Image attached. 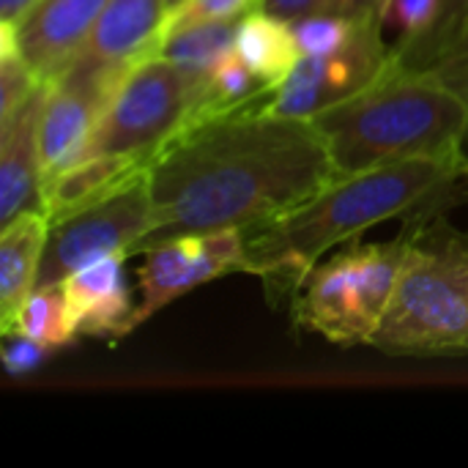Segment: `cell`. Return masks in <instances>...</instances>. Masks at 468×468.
I'll return each instance as SVG.
<instances>
[{
  "mask_svg": "<svg viewBox=\"0 0 468 468\" xmlns=\"http://www.w3.org/2000/svg\"><path fill=\"white\" fill-rule=\"evenodd\" d=\"M337 178L313 121L244 107L181 129L148 165L154 228L134 255L181 236L252 230Z\"/></svg>",
  "mask_w": 468,
  "mask_h": 468,
  "instance_id": "obj_1",
  "label": "cell"
},
{
  "mask_svg": "<svg viewBox=\"0 0 468 468\" xmlns=\"http://www.w3.org/2000/svg\"><path fill=\"white\" fill-rule=\"evenodd\" d=\"M468 159L422 156L337 176L288 214L244 233V271L291 299L329 250L395 217L422 219L463 200Z\"/></svg>",
  "mask_w": 468,
  "mask_h": 468,
  "instance_id": "obj_2",
  "label": "cell"
},
{
  "mask_svg": "<svg viewBox=\"0 0 468 468\" xmlns=\"http://www.w3.org/2000/svg\"><path fill=\"white\" fill-rule=\"evenodd\" d=\"M337 176L378 165L458 156L468 134V96L433 71L392 69L362 93L313 118Z\"/></svg>",
  "mask_w": 468,
  "mask_h": 468,
  "instance_id": "obj_3",
  "label": "cell"
},
{
  "mask_svg": "<svg viewBox=\"0 0 468 468\" xmlns=\"http://www.w3.org/2000/svg\"><path fill=\"white\" fill-rule=\"evenodd\" d=\"M389 356H468V241L411 236L387 315L370 343Z\"/></svg>",
  "mask_w": 468,
  "mask_h": 468,
  "instance_id": "obj_4",
  "label": "cell"
},
{
  "mask_svg": "<svg viewBox=\"0 0 468 468\" xmlns=\"http://www.w3.org/2000/svg\"><path fill=\"white\" fill-rule=\"evenodd\" d=\"M403 255L406 233L398 241L354 244L318 261L291 299L296 324L343 348L370 346L395 293Z\"/></svg>",
  "mask_w": 468,
  "mask_h": 468,
  "instance_id": "obj_5",
  "label": "cell"
},
{
  "mask_svg": "<svg viewBox=\"0 0 468 468\" xmlns=\"http://www.w3.org/2000/svg\"><path fill=\"white\" fill-rule=\"evenodd\" d=\"M208 74L189 71L162 55L134 63L115 85L107 110L82 154L154 156L197 112Z\"/></svg>",
  "mask_w": 468,
  "mask_h": 468,
  "instance_id": "obj_6",
  "label": "cell"
},
{
  "mask_svg": "<svg viewBox=\"0 0 468 468\" xmlns=\"http://www.w3.org/2000/svg\"><path fill=\"white\" fill-rule=\"evenodd\" d=\"M384 19H362L356 36L337 52L326 55H302L296 69L277 82L263 88L252 110L280 118L313 121L324 110L348 101L373 82H378L395 63L392 47L381 36Z\"/></svg>",
  "mask_w": 468,
  "mask_h": 468,
  "instance_id": "obj_7",
  "label": "cell"
},
{
  "mask_svg": "<svg viewBox=\"0 0 468 468\" xmlns=\"http://www.w3.org/2000/svg\"><path fill=\"white\" fill-rule=\"evenodd\" d=\"M154 228V206L148 192V173L107 200L88 206L49 228L41 258L38 285H58L69 274L110 258L134 255L140 241Z\"/></svg>",
  "mask_w": 468,
  "mask_h": 468,
  "instance_id": "obj_8",
  "label": "cell"
},
{
  "mask_svg": "<svg viewBox=\"0 0 468 468\" xmlns=\"http://www.w3.org/2000/svg\"><path fill=\"white\" fill-rule=\"evenodd\" d=\"M143 255L145 261L137 269L140 299L134 304L129 332L189 291L230 271H244V230L181 233L148 247Z\"/></svg>",
  "mask_w": 468,
  "mask_h": 468,
  "instance_id": "obj_9",
  "label": "cell"
},
{
  "mask_svg": "<svg viewBox=\"0 0 468 468\" xmlns=\"http://www.w3.org/2000/svg\"><path fill=\"white\" fill-rule=\"evenodd\" d=\"M165 14L167 0H107L88 41L58 77L82 82L121 80L134 63L156 55V36Z\"/></svg>",
  "mask_w": 468,
  "mask_h": 468,
  "instance_id": "obj_10",
  "label": "cell"
},
{
  "mask_svg": "<svg viewBox=\"0 0 468 468\" xmlns=\"http://www.w3.org/2000/svg\"><path fill=\"white\" fill-rule=\"evenodd\" d=\"M121 80L115 82H82L58 77L49 80L38 121V151H41V181L49 184L58 173L82 159L107 101Z\"/></svg>",
  "mask_w": 468,
  "mask_h": 468,
  "instance_id": "obj_11",
  "label": "cell"
},
{
  "mask_svg": "<svg viewBox=\"0 0 468 468\" xmlns=\"http://www.w3.org/2000/svg\"><path fill=\"white\" fill-rule=\"evenodd\" d=\"M107 0H36L14 19L22 60L41 77L55 80L88 41Z\"/></svg>",
  "mask_w": 468,
  "mask_h": 468,
  "instance_id": "obj_12",
  "label": "cell"
},
{
  "mask_svg": "<svg viewBox=\"0 0 468 468\" xmlns=\"http://www.w3.org/2000/svg\"><path fill=\"white\" fill-rule=\"evenodd\" d=\"M49 80L8 118L0 123V228L14 217L41 208V151L38 121Z\"/></svg>",
  "mask_w": 468,
  "mask_h": 468,
  "instance_id": "obj_13",
  "label": "cell"
},
{
  "mask_svg": "<svg viewBox=\"0 0 468 468\" xmlns=\"http://www.w3.org/2000/svg\"><path fill=\"white\" fill-rule=\"evenodd\" d=\"M129 255L101 258L74 274H69L60 285L77 337H104L121 340L129 332V321L134 313L132 293L123 274V261Z\"/></svg>",
  "mask_w": 468,
  "mask_h": 468,
  "instance_id": "obj_14",
  "label": "cell"
},
{
  "mask_svg": "<svg viewBox=\"0 0 468 468\" xmlns=\"http://www.w3.org/2000/svg\"><path fill=\"white\" fill-rule=\"evenodd\" d=\"M154 156L148 154H99L85 156L58 173L41 192V211L49 225L107 200L110 195L126 189L148 173Z\"/></svg>",
  "mask_w": 468,
  "mask_h": 468,
  "instance_id": "obj_15",
  "label": "cell"
},
{
  "mask_svg": "<svg viewBox=\"0 0 468 468\" xmlns=\"http://www.w3.org/2000/svg\"><path fill=\"white\" fill-rule=\"evenodd\" d=\"M49 219L41 208L25 211L0 228V324L8 332L22 302L36 291L41 258L49 239Z\"/></svg>",
  "mask_w": 468,
  "mask_h": 468,
  "instance_id": "obj_16",
  "label": "cell"
},
{
  "mask_svg": "<svg viewBox=\"0 0 468 468\" xmlns=\"http://www.w3.org/2000/svg\"><path fill=\"white\" fill-rule=\"evenodd\" d=\"M233 49L266 88L282 82L302 60L291 22L263 8H252L236 22Z\"/></svg>",
  "mask_w": 468,
  "mask_h": 468,
  "instance_id": "obj_17",
  "label": "cell"
},
{
  "mask_svg": "<svg viewBox=\"0 0 468 468\" xmlns=\"http://www.w3.org/2000/svg\"><path fill=\"white\" fill-rule=\"evenodd\" d=\"M11 335H22L30 337L52 351L69 346L77 340V329L66 304V296L60 291V285H41L36 288L22 307L16 310L5 337Z\"/></svg>",
  "mask_w": 468,
  "mask_h": 468,
  "instance_id": "obj_18",
  "label": "cell"
},
{
  "mask_svg": "<svg viewBox=\"0 0 468 468\" xmlns=\"http://www.w3.org/2000/svg\"><path fill=\"white\" fill-rule=\"evenodd\" d=\"M236 22L239 19H228V22H200L192 27H184L167 38L159 41L156 55L197 71V74H208L222 58H228L233 52L236 44Z\"/></svg>",
  "mask_w": 468,
  "mask_h": 468,
  "instance_id": "obj_19",
  "label": "cell"
},
{
  "mask_svg": "<svg viewBox=\"0 0 468 468\" xmlns=\"http://www.w3.org/2000/svg\"><path fill=\"white\" fill-rule=\"evenodd\" d=\"M468 25V0H439L436 22L417 38L398 41L392 47L395 66L411 69V71H428L433 69L461 38Z\"/></svg>",
  "mask_w": 468,
  "mask_h": 468,
  "instance_id": "obj_20",
  "label": "cell"
},
{
  "mask_svg": "<svg viewBox=\"0 0 468 468\" xmlns=\"http://www.w3.org/2000/svg\"><path fill=\"white\" fill-rule=\"evenodd\" d=\"M359 25L362 19H354L337 11L307 14L291 22L302 55H326V52L343 49L356 36Z\"/></svg>",
  "mask_w": 468,
  "mask_h": 468,
  "instance_id": "obj_21",
  "label": "cell"
},
{
  "mask_svg": "<svg viewBox=\"0 0 468 468\" xmlns=\"http://www.w3.org/2000/svg\"><path fill=\"white\" fill-rule=\"evenodd\" d=\"M252 8H261V0H178L167 8L162 25H159V36H156V47L162 38L200 25V22H228V19H241L244 14H250Z\"/></svg>",
  "mask_w": 468,
  "mask_h": 468,
  "instance_id": "obj_22",
  "label": "cell"
},
{
  "mask_svg": "<svg viewBox=\"0 0 468 468\" xmlns=\"http://www.w3.org/2000/svg\"><path fill=\"white\" fill-rule=\"evenodd\" d=\"M41 80L22 55H0V123L8 121L38 88Z\"/></svg>",
  "mask_w": 468,
  "mask_h": 468,
  "instance_id": "obj_23",
  "label": "cell"
},
{
  "mask_svg": "<svg viewBox=\"0 0 468 468\" xmlns=\"http://www.w3.org/2000/svg\"><path fill=\"white\" fill-rule=\"evenodd\" d=\"M439 14V0H387L384 25H395L400 30V41L422 36Z\"/></svg>",
  "mask_w": 468,
  "mask_h": 468,
  "instance_id": "obj_24",
  "label": "cell"
},
{
  "mask_svg": "<svg viewBox=\"0 0 468 468\" xmlns=\"http://www.w3.org/2000/svg\"><path fill=\"white\" fill-rule=\"evenodd\" d=\"M14 340L5 343L3 348V365H5V373L11 378H22L27 373H33L36 367H41L55 351L30 340V337H22V335H11Z\"/></svg>",
  "mask_w": 468,
  "mask_h": 468,
  "instance_id": "obj_25",
  "label": "cell"
},
{
  "mask_svg": "<svg viewBox=\"0 0 468 468\" xmlns=\"http://www.w3.org/2000/svg\"><path fill=\"white\" fill-rule=\"evenodd\" d=\"M436 77H441L444 82H450L455 90H461L463 96L468 93V25L466 30L461 33V38L452 44V49L433 66L428 69Z\"/></svg>",
  "mask_w": 468,
  "mask_h": 468,
  "instance_id": "obj_26",
  "label": "cell"
},
{
  "mask_svg": "<svg viewBox=\"0 0 468 468\" xmlns=\"http://www.w3.org/2000/svg\"><path fill=\"white\" fill-rule=\"evenodd\" d=\"M337 0H261V8L280 16V19H299L307 14H321V11H335Z\"/></svg>",
  "mask_w": 468,
  "mask_h": 468,
  "instance_id": "obj_27",
  "label": "cell"
},
{
  "mask_svg": "<svg viewBox=\"0 0 468 468\" xmlns=\"http://www.w3.org/2000/svg\"><path fill=\"white\" fill-rule=\"evenodd\" d=\"M384 5L387 0H337L335 11L354 16V19H370V16H384Z\"/></svg>",
  "mask_w": 468,
  "mask_h": 468,
  "instance_id": "obj_28",
  "label": "cell"
},
{
  "mask_svg": "<svg viewBox=\"0 0 468 468\" xmlns=\"http://www.w3.org/2000/svg\"><path fill=\"white\" fill-rule=\"evenodd\" d=\"M36 0H0V19H16L25 14Z\"/></svg>",
  "mask_w": 468,
  "mask_h": 468,
  "instance_id": "obj_29",
  "label": "cell"
},
{
  "mask_svg": "<svg viewBox=\"0 0 468 468\" xmlns=\"http://www.w3.org/2000/svg\"><path fill=\"white\" fill-rule=\"evenodd\" d=\"M173 3H178V0H167V8H170V5H173Z\"/></svg>",
  "mask_w": 468,
  "mask_h": 468,
  "instance_id": "obj_30",
  "label": "cell"
},
{
  "mask_svg": "<svg viewBox=\"0 0 468 468\" xmlns=\"http://www.w3.org/2000/svg\"><path fill=\"white\" fill-rule=\"evenodd\" d=\"M466 96H468V93H466Z\"/></svg>",
  "mask_w": 468,
  "mask_h": 468,
  "instance_id": "obj_31",
  "label": "cell"
}]
</instances>
